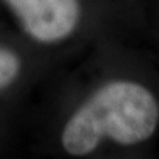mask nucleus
Returning <instances> with one entry per match:
<instances>
[{
  "instance_id": "39448f33",
  "label": "nucleus",
  "mask_w": 159,
  "mask_h": 159,
  "mask_svg": "<svg viewBox=\"0 0 159 159\" xmlns=\"http://www.w3.org/2000/svg\"><path fill=\"white\" fill-rule=\"evenodd\" d=\"M146 29L143 45H146L159 64V0H143Z\"/></svg>"
},
{
  "instance_id": "f257e3e1",
  "label": "nucleus",
  "mask_w": 159,
  "mask_h": 159,
  "mask_svg": "<svg viewBox=\"0 0 159 159\" xmlns=\"http://www.w3.org/2000/svg\"><path fill=\"white\" fill-rule=\"evenodd\" d=\"M159 141V64L142 43L103 37L34 94L25 154L148 159Z\"/></svg>"
},
{
  "instance_id": "20e7f679",
  "label": "nucleus",
  "mask_w": 159,
  "mask_h": 159,
  "mask_svg": "<svg viewBox=\"0 0 159 159\" xmlns=\"http://www.w3.org/2000/svg\"><path fill=\"white\" fill-rule=\"evenodd\" d=\"M32 101L0 107V158L25 154Z\"/></svg>"
},
{
  "instance_id": "f03ea898",
  "label": "nucleus",
  "mask_w": 159,
  "mask_h": 159,
  "mask_svg": "<svg viewBox=\"0 0 159 159\" xmlns=\"http://www.w3.org/2000/svg\"><path fill=\"white\" fill-rule=\"evenodd\" d=\"M0 28L60 69L103 37L142 43L143 0H0Z\"/></svg>"
},
{
  "instance_id": "7ed1b4c3",
  "label": "nucleus",
  "mask_w": 159,
  "mask_h": 159,
  "mask_svg": "<svg viewBox=\"0 0 159 159\" xmlns=\"http://www.w3.org/2000/svg\"><path fill=\"white\" fill-rule=\"evenodd\" d=\"M57 69L0 28V107L32 101Z\"/></svg>"
}]
</instances>
